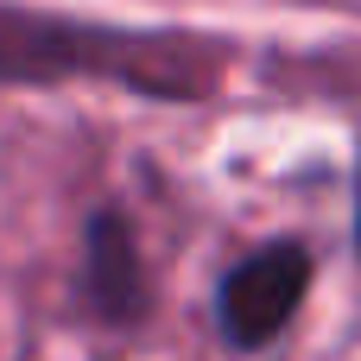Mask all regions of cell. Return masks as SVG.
Segmentation results:
<instances>
[{"instance_id":"cell-1","label":"cell","mask_w":361,"mask_h":361,"mask_svg":"<svg viewBox=\"0 0 361 361\" xmlns=\"http://www.w3.org/2000/svg\"><path fill=\"white\" fill-rule=\"evenodd\" d=\"M222 76H228V44H216L209 32L108 25V19L0 0V82L6 89L108 82L146 102H209Z\"/></svg>"},{"instance_id":"cell-2","label":"cell","mask_w":361,"mask_h":361,"mask_svg":"<svg viewBox=\"0 0 361 361\" xmlns=\"http://www.w3.org/2000/svg\"><path fill=\"white\" fill-rule=\"evenodd\" d=\"M311 279H317L311 241L273 235V241L247 247L216 286V336H222V349H235V355L273 349L292 330L298 305L311 298Z\"/></svg>"},{"instance_id":"cell-3","label":"cell","mask_w":361,"mask_h":361,"mask_svg":"<svg viewBox=\"0 0 361 361\" xmlns=\"http://www.w3.org/2000/svg\"><path fill=\"white\" fill-rule=\"evenodd\" d=\"M76 305L89 324L102 330H140L159 305L152 273H146V247L140 228L121 203L89 209L82 222V247H76Z\"/></svg>"},{"instance_id":"cell-4","label":"cell","mask_w":361,"mask_h":361,"mask_svg":"<svg viewBox=\"0 0 361 361\" xmlns=\"http://www.w3.org/2000/svg\"><path fill=\"white\" fill-rule=\"evenodd\" d=\"M355 260H361V159H355Z\"/></svg>"}]
</instances>
